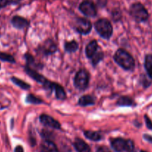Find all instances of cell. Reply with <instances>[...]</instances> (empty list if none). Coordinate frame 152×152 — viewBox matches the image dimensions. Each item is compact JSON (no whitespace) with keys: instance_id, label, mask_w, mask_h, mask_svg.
Listing matches in <instances>:
<instances>
[{"instance_id":"obj_28","label":"cell","mask_w":152,"mask_h":152,"mask_svg":"<svg viewBox=\"0 0 152 152\" xmlns=\"http://www.w3.org/2000/svg\"><path fill=\"white\" fill-rule=\"evenodd\" d=\"M9 0H0V9L5 8L9 4Z\"/></svg>"},{"instance_id":"obj_11","label":"cell","mask_w":152,"mask_h":152,"mask_svg":"<svg viewBox=\"0 0 152 152\" xmlns=\"http://www.w3.org/2000/svg\"><path fill=\"white\" fill-rule=\"evenodd\" d=\"M12 26L17 29H23L29 26V21L20 16H14L11 20Z\"/></svg>"},{"instance_id":"obj_22","label":"cell","mask_w":152,"mask_h":152,"mask_svg":"<svg viewBox=\"0 0 152 152\" xmlns=\"http://www.w3.org/2000/svg\"><path fill=\"white\" fill-rule=\"evenodd\" d=\"M24 58L26 61V64H27L26 66H28L31 67V68L32 69H34L35 68H40V65L36 64L34 58V57L32 56L31 54L26 53V55H24Z\"/></svg>"},{"instance_id":"obj_23","label":"cell","mask_w":152,"mask_h":152,"mask_svg":"<svg viewBox=\"0 0 152 152\" xmlns=\"http://www.w3.org/2000/svg\"><path fill=\"white\" fill-rule=\"evenodd\" d=\"M26 102L32 104H40L43 103V101L41 99H39L33 94H28L26 98Z\"/></svg>"},{"instance_id":"obj_25","label":"cell","mask_w":152,"mask_h":152,"mask_svg":"<svg viewBox=\"0 0 152 152\" xmlns=\"http://www.w3.org/2000/svg\"><path fill=\"white\" fill-rule=\"evenodd\" d=\"M0 60L5 62L11 63V64H15L16 61L14 57L11 55L5 52H0Z\"/></svg>"},{"instance_id":"obj_5","label":"cell","mask_w":152,"mask_h":152,"mask_svg":"<svg viewBox=\"0 0 152 152\" xmlns=\"http://www.w3.org/2000/svg\"><path fill=\"white\" fill-rule=\"evenodd\" d=\"M24 70L25 72H26V74H27L29 77H31L32 79L36 81L37 82L39 83V84H42V85L43 86V87H45L46 90L49 88V87H47V86H50L52 81H49L47 78H45L44 76L42 75L41 74H40V73L38 72L37 71H36L34 69H32L31 68V67L28 66H24Z\"/></svg>"},{"instance_id":"obj_21","label":"cell","mask_w":152,"mask_h":152,"mask_svg":"<svg viewBox=\"0 0 152 152\" xmlns=\"http://www.w3.org/2000/svg\"><path fill=\"white\" fill-rule=\"evenodd\" d=\"M11 81L14 83L15 85H17V87H19L20 88H21L22 90H28L31 88V85L28 83H26V81H23V80L20 79V78H17V77H11Z\"/></svg>"},{"instance_id":"obj_4","label":"cell","mask_w":152,"mask_h":152,"mask_svg":"<svg viewBox=\"0 0 152 152\" xmlns=\"http://www.w3.org/2000/svg\"><path fill=\"white\" fill-rule=\"evenodd\" d=\"M90 83V74L86 69H80L77 72L74 78V85L80 91H84L87 89Z\"/></svg>"},{"instance_id":"obj_3","label":"cell","mask_w":152,"mask_h":152,"mask_svg":"<svg viewBox=\"0 0 152 152\" xmlns=\"http://www.w3.org/2000/svg\"><path fill=\"white\" fill-rule=\"evenodd\" d=\"M130 14L137 23H143L147 21L149 14L147 9L140 2L134 3L130 8Z\"/></svg>"},{"instance_id":"obj_20","label":"cell","mask_w":152,"mask_h":152,"mask_svg":"<svg viewBox=\"0 0 152 152\" xmlns=\"http://www.w3.org/2000/svg\"><path fill=\"white\" fill-rule=\"evenodd\" d=\"M84 135L87 139L94 142L100 141L102 139V136L99 132H97V131H84Z\"/></svg>"},{"instance_id":"obj_33","label":"cell","mask_w":152,"mask_h":152,"mask_svg":"<svg viewBox=\"0 0 152 152\" xmlns=\"http://www.w3.org/2000/svg\"><path fill=\"white\" fill-rule=\"evenodd\" d=\"M140 152H147V151H143V150H142V151H140Z\"/></svg>"},{"instance_id":"obj_7","label":"cell","mask_w":152,"mask_h":152,"mask_svg":"<svg viewBox=\"0 0 152 152\" xmlns=\"http://www.w3.org/2000/svg\"><path fill=\"white\" fill-rule=\"evenodd\" d=\"M79 10L84 16L88 17H94L97 14L96 5L90 0H84L80 4Z\"/></svg>"},{"instance_id":"obj_1","label":"cell","mask_w":152,"mask_h":152,"mask_svg":"<svg viewBox=\"0 0 152 152\" xmlns=\"http://www.w3.org/2000/svg\"><path fill=\"white\" fill-rule=\"evenodd\" d=\"M113 60L119 66L126 71H133L135 68V61L134 58L123 49H119L115 52Z\"/></svg>"},{"instance_id":"obj_24","label":"cell","mask_w":152,"mask_h":152,"mask_svg":"<svg viewBox=\"0 0 152 152\" xmlns=\"http://www.w3.org/2000/svg\"><path fill=\"white\" fill-rule=\"evenodd\" d=\"M104 57V54L102 51H99V52H96L91 59L92 64H93V66H96L99 64V63L103 60Z\"/></svg>"},{"instance_id":"obj_18","label":"cell","mask_w":152,"mask_h":152,"mask_svg":"<svg viewBox=\"0 0 152 152\" xmlns=\"http://www.w3.org/2000/svg\"><path fill=\"white\" fill-rule=\"evenodd\" d=\"M54 92H55V97H56V99H58V100L64 101L66 99V92L65 90H64V87L61 85H60V84H57V83L56 84H55Z\"/></svg>"},{"instance_id":"obj_8","label":"cell","mask_w":152,"mask_h":152,"mask_svg":"<svg viewBox=\"0 0 152 152\" xmlns=\"http://www.w3.org/2000/svg\"><path fill=\"white\" fill-rule=\"evenodd\" d=\"M58 50L57 45L52 40H47L38 47V53L42 54L44 56L53 55Z\"/></svg>"},{"instance_id":"obj_2","label":"cell","mask_w":152,"mask_h":152,"mask_svg":"<svg viewBox=\"0 0 152 152\" xmlns=\"http://www.w3.org/2000/svg\"><path fill=\"white\" fill-rule=\"evenodd\" d=\"M95 29L100 37L103 39L109 40L112 37L113 29L110 22L107 19H99L95 23Z\"/></svg>"},{"instance_id":"obj_16","label":"cell","mask_w":152,"mask_h":152,"mask_svg":"<svg viewBox=\"0 0 152 152\" xmlns=\"http://www.w3.org/2000/svg\"><path fill=\"white\" fill-rule=\"evenodd\" d=\"M116 105L119 107H133L135 106L136 104L129 96H121L117 99Z\"/></svg>"},{"instance_id":"obj_26","label":"cell","mask_w":152,"mask_h":152,"mask_svg":"<svg viewBox=\"0 0 152 152\" xmlns=\"http://www.w3.org/2000/svg\"><path fill=\"white\" fill-rule=\"evenodd\" d=\"M126 152H137L136 151L135 145H134V142L131 140H127L126 148H125Z\"/></svg>"},{"instance_id":"obj_32","label":"cell","mask_w":152,"mask_h":152,"mask_svg":"<svg viewBox=\"0 0 152 152\" xmlns=\"http://www.w3.org/2000/svg\"><path fill=\"white\" fill-rule=\"evenodd\" d=\"M14 152H24V149H23V146L17 145V147L15 148V150H14Z\"/></svg>"},{"instance_id":"obj_12","label":"cell","mask_w":152,"mask_h":152,"mask_svg":"<svg viewBox=\"0 0 152 152\" xmlns=\"http://www.w3.org/2000/svg\"><path fill=\"white\" fill-rule=\"evenodd\" d=\"M99 49V44L96 40H93L87 45L85 49L86 56L89 59H92L95 54L98 52Z\"/></svg>"},{"instance_id":"obj_34","label":"cell","mask_w":152,"mask_h":152,"mask_svg":"<svg viewBox=\"0 0 152 152\" xmlns=\"http://www.w3.org/2000/svg\"><path fill=\"white\" fill-rule=\"evenodd\" d=\"M0 69H1V65H0Z\"/></svg>"},{"instance_id":"obj_14","label":"cell","mask_w":152,"mask_h":152,"mask_svg":"<svg viewBox=\"0 0 152 152\" xmlns=\"http://www.w3.org/2000/svg\"><path fill=\"white\" fill-rule=\"evenodd\" d=\"M40 148L42 152H59L56 145L49 140H45L42 142Z\"/></svg>"},{"instance_id":"obj_6","label":"cell","mask_w":152,"mask_h":152,"mask_svg":"<svg viewBox=\"0 0 152 152\" xmlns=\"http://www.w3.org/2000/svg\"><path fill=\"white\" fill-rule=\"evenodd\" d=\"M92 28L91 22L85 18H77L75 22L74 29L80 34H88L91 31Z\"/></svg>"},{"instance_id":"obj_13","label":"cell","mask_w":152,"mask_h":152,"mask_svg":"<svg viewBox=\"0 0 152 152\" xmlns=\"http://www.w3.org/2000/svg\"><path fill=\"white\" fill-rule=\"evenodd\" d=\"M75 148L78 152H90L91 149L86 142L80 138H76L73 143Z\"/></svg>"},{"instance_id":"obj_31","label":"cell","mask_w":152,"mask_h":152,"mask_svg":"<svg viewBox=\"0 0 152 152\" xmlns=\"http://www.w3.org/2000/svg\"><path fill=\"white\" fill-rule=\"evenodd\" d=\"M98 4L101 7L105 6L107 5V0H98Z\"/></svg>"},{"instance_id":"obj_19","label":"cell","mask_w":152,"mask_h":152,"mask_svg":"<svg viewBox=\"0 0 152 152\" xmlns=\"http://www.w3.org/2000/svg\"><path fill=\"white\" fill-rule=\"evenodd\" d=\"M144 66L148 77L152 79V54H148L145 55Z\"/></svg>"},{"instance_id":"obj_17","label":"cell","mask_w":152,"mask_h":152,"mask_svg":"<svg viewBox=\"0 0 152 152\" xmlns=\"http://www.w3.org/2000/svg\"><path fill=\"white\" fill-rule=\"evenodd\" d=\"M78 47H79V44L75 40H71V41H66L64 43V50L68 53H74L78 50Z\"/></svg>"},{"instance_id":"obj_29","label":"cell","mask_w":152,"mask_h":152,"mask_svg":"<svg viewBox=\"0 0 152 152\" xmlns=\"http://www.w3.org/2000/svg\"><path fill=\"white\" fill-rule=\"evenodd\" d=\"M96 152H110V151L106 146H101V147L98 148Z\"/></svg>"},{"instance_id":"obj_27","label":"cell","mask_w":152,"mask_h":152,"mask_svg":"<svg viewBox=\"0 0 152 152\" xmlns=\"http://www.w3.org/2000/svg\"><path fill=\"white\" fill-rule=\"evenodd\" d=\"M144 118H145V122L146 127H147L149 130L152 131V121L151 120V119L147 116V115H145Z\"/></svg>"},{"instance_id":"obj_30","label":"cell","mask_w":152,"mask_h":152,"mask_svg":"<svg viewBox=\"0 0 152 152\" xmlns=\"http://www.w3.org/2000/svg\"><path fill=\"white\" fill-rule=\"evenodd\" d=\"M143 139H144L145 140H146L147 142H148L151 143L152 144V136L151 135H149V134H143Z\"/></svg>"},{"instance_id":"obj_9","label":"cell","mask_w":152,"mask_h":152,"mask_svg":"<svg viewBox=\"0 0 152 152\" xmlns=\"http://www.w3.org/2000/svg\"><path fill=\"white\" fill-rule=\"evenodd\" d=\"M40 122L43 124V125L49 128H54L56 130L61 129V125L58 121L54 119L52 116H49L47 114H41L40 116Z\"/></svg>"},{"instance_id":"obj_15","label":"cell","mask_w":152,"mask_h":152,"mask_svg":"<svg viewBox=\"0 0 152 152\" xmlns=\"http://www.w3.org/2000/svg\"><path fill=\"white\" fill-rule=\"evenodd\" d=\"M96 103L95 101V98L93 96L90 95H85V96H82L80 97L78 99V104L81 107H87L91 106V105H94Z\"/></svg>"},{"instance_id":"obj_10","label":"cell","mask_w":152,"mask_h":152,"mask_svg":"<svg viewBox=\"0 0 152 152\" xmlns=\"http://www.w3.org/2000/svg\"><path fill=\"white\" fill-rule=\"evenodd\" d=\"M110 145L114 151L116 152H123L125 151L127 145V140L122 138V137H118V138L111 139Z\"/></svg>"}]
</instances>
